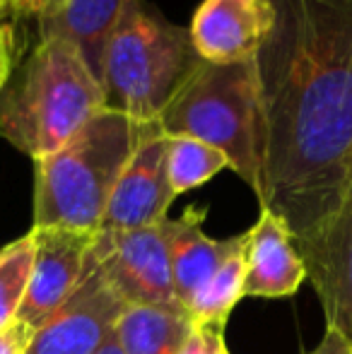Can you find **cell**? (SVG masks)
Segmentation results:
<instances>
[{
  "mask_svg": "<svg viewBox=\"0 0 352 354\" xmlns=\"http://www.w3.org/2000/svg\"><path fill=\"white\" fill-rule=\"evenodd\" d=\"M254 58L263 210L297 246L335 217L352 169V0H268Z\"/></svg>",
  "mask_w": 352,
  "mask_h": 354,
  "instance_id": "obj_1",
  "label": "cell"
},
{
  "mask_svg": "<svg viewBox=\"0 0 352 354\" xmlns=\"http://www.w3.org/2000/svg\"><path fill=\"white\" fill-rule=\"evenodd\" d=\"M104 109V87L82 51L63 37H41L0 92V138L44 159Z\"/></svg>",
  "mask_w": 352,
  "mask_h": 354,
  "instance_id": "obj_2",
  "label": "cell"
},
{
  "mask_svg": "<svg viewBox=\"0 0 352 354\" xmlns=\"http://www.w3.org/2000/svg\"><path fill=\"white\" fill-rule=\"evenodd\" d=\"M155 123L104 106L77 136L34 162V229L97 234L131 154Z\"/></svg>",
  "mask_w": 352,
  "mask_h": 354,
  "instance_id": "obj_3",
  "label": "cell"
},
{
  "mask_svg": "<svg viewBox=\"0 0 352 354\" xmlns=\"http://www.w3.org/2000/svg\"><path fill=\"white\" fill-rule=\"evenodd\" d=\"M198 63L188 29L145 0H128L104 48V106L138 123H160Z\"/></svg>",
  "mask_w": 352,
  "mask_h": 354,
  "instance_id": "obj_4",
  "label": "cell"
},
{
  "mask_svg": "<svg viewBox=\"0 0 352 354\" xmlns=\"http://www.w3.org/2000/svg\"><path fill=\"white\" fill-rule=\"evenodd\" d=\"M165 136H186L220 149L230 169L261 196L256 66L201 61L160 118Z\"/></svg>",
  "mask_w": 352,
  "mask_h": 354,
  "instance_id": "obj_5",
  "label": "cell"
},
{
  "mask_svg": "<svg viewBox=\"0 0 352 354\" xmlns=\"http://www.w3.org/2000/svg\"><path fill=\"white\" fill-rule=\"evenodd\" d=\"M87 266L97 268L123 304L186 311L176 299L162 224L131 232L94 234Z\"/></svg>",
  "mask_w": 352,
  "mask_h": 354,
  "instance_id": "obj_6",
  "label": "cell"
},
{
  "mask_svg": "<svg viewBox=\"0 0 352 354\" xmlns=\"http://www.w3.org/2000/svg\"><path fill=\"white\" fill-rule=\"evenodd\" d=\"M123 308V299L102 272L85 263L77 289L34 333L27 354H97L113 337Z\"/></svg>",
  "mask_w": 352,
  "mask_h": 354,
  "instance_id": "obj_7",
  "label": "cell"
},
{
  "mask_svg": "<svg viewBox=\"0 0 352 354\" xmlns=\"http://www.w3.org/2000/svg\"><path fill=\"white\" fill-rule=\"evenodd\" d=\"M167 145L169 138L155 123L128 159L104 212L102 229L131 232L165 222L176 198L167 171Z\"/></svg>",
  "mask_w": 352,
  "mask_h": 354,
  "instance_id": "obj_8",
  "label": "cell"
},
{
  "mask_svg": "<svg viewBox=\"0 0 352 354\" xmlns=\"http://www.w3.org/2000/svg\"><path fill=\"white\" fill-rule=\"evenodd\" d=\"M34 263L19 321L34 333L71 299L85 275L94 234L73 229H34Z\"/></svg>",
  "mask_w": 352,
  "mask_h": 354,
  "instance_id": "obj_9",
  "label": "cell"
},
{
  "mask_svg": "<svg viewBox=\"0 0 352 354\" xmlns=\"http://www.w3.org/2000/svg\"><path fill=\"white\" fill-rule=\"evenodd\" d=\"M326 316L352 345V169L335 217L314 241L297 246Z\"/></svg>",
  "mask_w": 352,
  "mask_h": 354,
  "instance_id": "obj_10",
  "label": "cell"
},
{
  "mask_svg": "<svg viewBox=\"0 0 352 354\" xmlns=\"http://www.w3.org/2000/svg\"><path fill=\"white\" fill-rule=\"evenodd\" d=\"M268 0H203L188 27L201 61L212 66L249 63L270 29Z\"/></svg>",
  "mask_w": 352,
  "mask_h": 354,
  "instance_id": "obj_11",
  "label": "cell"
},
{
  "mask_svg": "<svg viewBox=\"0 0 352 354\" xmlns=\"http://www.w3.org/2000/svg\"><path fill=\"white\" fill-rule=\"evenodd\" d=\"M244 248V297L287 299L306 280V266L295 236L275 212L261 207Z\"/></svg>",
  "mask_w": 352,
  "mask_h": 354,
  "instance_id": "obj_12",
  "label": "cell"
},
{
  "mask_svg": "<svg viewBox=\"0 0 352 354\" xmlns=\"http://www.w3.org/2000/svg\"><path fill=\"white\" fill-rule=\"evenodd\" d=\"M205 207L191 205L183 210L181 217L162 222L167 239V253H169L172 280L174 292L181 306L188 311V304L196 297V292L203 287L220 266L246 243V232L230 239H212L203 232L205 222Z\"/></svg>",
  "mask_w": 352,
  "mask_h": 354,
  "instance_id": "obj_13",
  "label": "cell"
},
{
  "mask_svg": "<svg viewBox=\"0 0 352 354\" xmlns=\"http://www.w3.org/2000/svg\"><path fill=\"white\" fill-rule=\"evenodd\" d=\"M126 5L128 0H68L56 17L39 22V32L41 37L71 39L102 82L104 48Z\"/></svg>",
  "mask_w": 352,
  "mask_h": 354,
  "instance_id": "obj_14",
  "label": "cell"
},
{
  "mask_svg": "<svg viewBox=\"0 0 352 354\" xmlns=\"http://www.w3.org/2000/svg\"><path fill=\"white\" fill-rule=\"evenodd\" d=\"M193 330L188 311L128 304L116 323L118 347L123 354H178Z\"/></svg>",
  "mask_w": 352,
  "mask_h": 354,
  "instance_id": "obj_15",
  "label": "cell"
},
{
  "mask_svg": "<svg viewBox=\"0 0 352 354\" xmlns=\"http://www.w3.org/2000/svg\"><path fill=\"white\" fill-rule=\"evenodd\" d=\"M249 239V234H246ZM244 248H237L230 258L220 266V270L210 277L196 297L188 304V316L193 323H217V326H227L232 308L244 299Z\"/></svg>",
  "mask_w": 352,
  "mask_h": 354,
  "instance_id": "obj_16",
  "label": "cell"
},
{
  "mask_svg": "<svg viewBox=\"0 0 352 354\" xmlns=\"http://www.w3.org/2000/svg\"><path fill=\"white\" fill-rule=\"evenodd\" d=\"M169 138V136H167ZM222 169H230L227 157L220 149L186 136H172L167 145V171L174 196L198 188L215 178Z\"/></svg>",
  "mask_w": 352,
  "mask_h": 354,
  "instance_id": "obj_17",
  "label": "cell"
},
{
  "mask_svg": "<svg viewBox=\"0 0 352 354\" xmlns=\"http://www.w3.org/2000/svg\"><path fill=\"white\" fill-rule=\"evenodd\" d=\"M34 263L32 232L19 236L0 251V330L12 326L19 316L29 287Z\"/></svg>",
  "mask_w": 352,
  "mask_h": 354,
  "instance_id": "obj_18",
  "label": "cell"
},
{
  "mask_svg": "<svg viewBox=\"0 0 352 354\" xmlns=\"http://www.w3.org/2000/svg\"><path fill=\"white\" fill-rule=\"evenodd\" d=\"M178 354H230L225 342V326L217 323H193L186 345Z\"/></svg>",
  "mask_w": 352,
  "mask_h": 354,
  "instance_id": "obj_19",
  "label": "cell"
},
{
  "mask_svg": "<svg viewBox=\"0 0 352 354\" xmlns=\"http://www.w3.org/2000/svg\"><path fill=\"white\" fill-rule=\"evenodd\" d=\"M19 58V41L17 32L10 22H0V92H3L5 82L17 68Z\"/></svg>",
  "mask_w": 352,
  "mask_h": 354,
  "instance_id": "obj_20",
  "label": "cell"
},
{
  "mask_svg": "<svg viewBox=\"0 0 352 354\" xmlns=\"http://www.w3.org/2000/svg\"><path fill=\"white\" fill-rule=\"evenodd\" d=\"M32 340H34V330L17 318L12 326L0 330V354H27Z\"/></svg>",
  "mask_w": 352,
  "mask_h": 354,
  "instance_id": "obj_21",
  "label": "cell"
},
{
  "mask_svg": "<svg viewBox=\"0 0 352 354\" xmlns=\"http://www.w3.org/2000/svg\"><path fill=\"white\" fill-rule=\"evenodd\" d=\"M12 15L19 17H37L39 22L51 19L68 5V0H10Z\"/></svg>",
  "mask_w": 352,
  "mask_h": 354,
  "instance_id": "obj_22",
  "label": "cell"
},
{
  "mask_svg": "<svg viewBox=\"0 0 352 354\" xmlns=\"http://www.w3.org/2000/svg\"><path fill=\"white\" fill-rule=\"evenodd\" d=\"M309 354H352V345L340 330H335V328H326L321 342Z\"/></svg>",
  "mask_w": 352,
  "mask_h": 354,
  "instance_id": "obj_23",
  "label": "cell"
},
{
  "mask_svg": "<svg viewBox=\"0 0 352 354\" xmlns=\"http://www.w3.org/2000/svg\"><path fill=\"white\" fill-rule=\"evenodd\" d=\"M97 354H123V352H121V347H118L116 337H111V340H109L106 345H104Z\"/></svg>",
  "mask_w": 352,
  "mask_h": 354,
  "instance_id": "obj_24",
  "label": "cell"
},
{
  "mask_svg": "<svg viewBox=\"0 0 352 354\" xmlns=\"http://www.w3.org/2000/svg\"><path fill=\"white\" fill-rule=\"evenodd\" d=\"M8 15H12V3H10V0H0V22H3Z\"/></svg>",
  "mask_w": 352,
  "mask_h": 354,
  "instance_id": "obj_25",
  "label": "cell"
}]
</instances>
